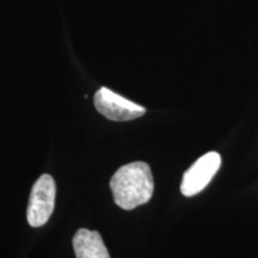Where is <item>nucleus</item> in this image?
<instances>
[{
  "instance_id": "obj_3",
  "label": "nucleus",
  "mask_w": 258,
  "mask_h": 258,
  "mask_svg": "<svg viewBox=\"0 0 258 258\" xmlns=\"http://www.w3.org/2000/svg\"><path fill=\"white\" fill-rule=\"evenodd\" d=\"M93 102L97 111L111 121L135 120L146 112L144 106L135 104L106 88H101L96 92Z\"/></svg>"
},
{
  "instance_id": "obj_2",
  "label": "nucleus",
  "mask_w": 258,
  "mask_h": 258,
  "mask_svg": "<svg viewBox=\"0 0 258 258\" xmlns=\"http://www.w3.org/2000/svg\"><path fill=\"white\" fill-rule=\"evenodd\" d=\"M56 186L50 175H42L32 185L27 218L32 227H41L49 220L55 206Z\"/></svg>"
},
{
  "instance_id": "obj_1",
  "label": "nucleus",
  "mask_w": 258,
  "mask_h": 258,
  "mask_svg": "<svg viewBox=\"0 0 258 258\" xmlns=\"http://www.w3.org/2000/svg\"><path fill=\"white\" fill-rule=\"evenodd\" d=\"M110 189L116 205L125 211L147 203L154 190L150 165L144 161H134L120 167L111 177Z\"/></svg>"
},
{
  "instance_id": "obj_5",
  "label": "nucleus",
  "mask_w": 258,
  "mask_h": 258,
  "mask_svg": "<svg viewBox=\"0 0 258 258\" xmlns=\"http://www.w3.org/2000/svg\"><path fill=\"white\" fill-rule=\"evenodd\" d=\"M77 258H110L101 234L97 231L80 228L73 237Z\"/></svg>"
},
{
  "instance_id": "obj_4",
  "label": "nucleus",
  "mask_w": 258,
  "mask_h": 258,
  "mask_svg": "<svg viewBox=\"0 0 258 258\" xmlns=\"http://www.w3.org/2000/svg\"><path fill=\"white\" fill-rule=\"evenodd\" d=\"M221 165V157L217 152H208L199 158L183 176L180 191L184 196L201 192L209 184Z\"/></svg>"
}]
</instances>
